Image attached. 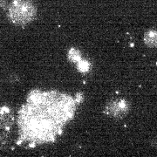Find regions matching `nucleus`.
Segmentation results:
<instances>
[{
  "label": "nucleus",
  "mask_w": 157,
  "mask_h": 157,
  "mask_svg": "<svg viewBox=\"0 0 157 157\" xmlns=\"http://www.w3.org/2000/svg\"><path fill=\"white\" fill-rule=\"evenodd\" d=\"M76 101L55 91H33L27 103L19 112L18 125L21 141H31L30 146L53 141L61 135L63 126L74 115Z\"/></svg>",
  "instance_id": "1"
},
{
  "label": "nucleus",
  "mask_w": 157,
  "mask_h": 157,
  "mask_svg": "<svg viewBox=\"0 0 157 157\" xmlns=\"http://www.w3.org/2000/svg\"><path fill=\"white\" fill-rule=\"evenodd\" d=\"M8 16L12 23L24 25L36 16V8L30 0H14L10 6Z\"/></svg>",
  "instance_id": "2"
},
{
  "label": "nucleus",
  "mask_w": 157,
  "mask_h": 157,
  "mask_svg": "<svg viewBox=\"0 0 157 157\" xmlns=\"http://www.w3.org/2000/svg\"><path fill=\"white\" fill-rule=\"evenodd\" d=\"M128 103L125 100H121L110 103L107 107L106 113L113 117H121V115L123 116L124 113H128Z\"/></svg>",
  "instance_id": "3"
},
{
  "label": "nucleus",
  "mask_w": 157,
  "mask_h": 157,
  "mask_svg": "<svg viewBox=\"0 0 157 157\" xmlns=\"http://www.w3.org/2000/svg\"><path fill=\"white\" fill-rule=\"evenodd\" d=\"M144 42L149 47H157V31L150 30L144 36Z\"/></svg>",
  "instance_id": "4"
},
{
  "label": "nucleus",
  "mask_w": 157,
  "mask_h": 157,
  "mask_svg": "<svg viewBox=\"0 0 157 157\" xmlns=\"http://www.w3.org/2000/svg\"><path fill=\"white\" fill-rule=\"evenodd\" d=\"M69 59L73 62H78L81 59V57H80V53L79 52L75 49H72V50L69 52V54H68Z\"/></svg>",
  "instance_id": "5"
},
{
  "label": "nucleus",
  "mask_w": 157,
  "mask_h": 157,
  "mask_svg": "<svg viewBox=\"0 0 157 157\" xmlns=\"http://www.w3.org/2000/svg\"><path fill=\"white\" fill-rule=\"evenodd\" d=\"M90 64L86 60H79L78 63V69L80 72H88Z\"/></svg>",
  "instance_id": "6"
}]
</instances>
